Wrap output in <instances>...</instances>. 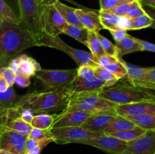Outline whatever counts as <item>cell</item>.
I'll use <instances>...</instances> for the list:
<instances>
[{"label":"cell","mask_w":155,"mask_h":154,"mask_svg":"<svg viewBox=\"0 0 155 154\" xmlns=\"http://www.w3.org/2000/svg\"><path fill=\"white\" fill-rule=\"evenodd\" d=\"M82 144L95 146L109 154H122L127 147V142L109 134H103L97 137L89 139Z\"/></svg>","instance_id":"11"},{"label":"cell","mask_w":155,"mask_h":154,"mask_svg":"<svg viewBox=\"0 0 155 154\" xmlns=\"http://www.w3.org/2000/svg\"><path fill=\"white\" fill-rule=\"evenodd\" d=\"M7 111L0 109V131L2 128L5 125L6 120H7Z\"/></svg>","instance_id":"51"},{"label":"cell","mask_w":155,"mask_h":154,"mask_svg":"<svg viewBox=\"0 0 155 154\" xmlns=\"http://www.w3.org/2000/svg\"><path fill=\"white\" fill-rule=\"evenodd\" d=\"M20 9L19 25L33 38L38 46L45 33L40 23L42 5L39 0H18Z\"/></svg>","instance_id":"4"},{"label":"cell","mask_w":155,"mask_h":154,"mask_svg":"<svg viewBox=\"0 0 155 154\" xmlns=\"http://www.w3.org/2000/svg\"><path fill=\"white\" fill-rule=\"evenodd\" d=\"M54 6L58 11V12L61 14L62 18L64 19V21H66L68 25L83 27L82 24L80 23V19H79V17L77 16L75 11L76 8L63 4L60 1L56 2L54 4Z\"/></svg>","instance_id":"21"},{"label":"cell","mask_w":155,"mask_h":154,"mask_svg":"<svg viewBox=\"0 0 155 154\" xmlns=\"http://www.w3.org/2000/svg\"><path fill=\"white\" fill-rule=\"evenodd\" d=\"M104 68L110 71L118 80L123 79H125L127 77V66L125 65V61L121 60V58H120L117 61L112 63V64L104 66Z\"/></svg>","instance_id":"33"},{"label":"cell","mask_w":155,"mask_h":154,"mask_svg":"<svg viewBox=\"0 0 155 154\" xmlns=\"http://www.w3.org/2000/svg\"><path fill=\"white\" fill-rule=\"evenodd\" d=\"M87 47L90 50V53L93 56L95 61L98 57L105 54L104 49H103L102 46H101V42H100L98 36H97L96 32L89 31V37H88Z\"/></svg>","instance_id":"27"},{"label":"cell","mask_w":155,"mask_h":154,"mask_svg":"<svg viewBox=\"0 0 155 154\" xmlns=\"http://www.w3.org/2000/svg\"><path fill=\"white\" fill-rule=\"evenodd\" d=\"M122 154H155V132L148 130L137 139L127 142Z\"/></svg>","instance_id":"12"},{"label":"cell","mask_w":155,"mask_h":154,"mask_svg":"<svg viewBox=\"0 0 155 154\" xmlns=\"http://www.w3.org/2000/svg\"><path fill=\"white\" fill-rule=\"evenodd\" d=\"M127 82L136 87L145 88L155 91V66L150 68L149 71L145 74L142 79L127 80Z\"/></svg>","instance_id":"28"},{"label":"cell","mask_w":155,"mask_h":154,"mask_svg":"<svg viewBox=\"0 0 155 154\" xmlns=\"http://www.w3.org/2000/svg\"><path fill=\"white\" fill-rule=\"evenodd\" d=\"M56 114L51 115L48 113H39L36 114L30 125L33 128H39L42 130H49L51 128L53 122L55 119Z\"/></svg>","instance_id":"24"},{"label":"cell","mask_w":155,"mask_h":154,"mask_svg":"<svg viewBox=\"0 0 155 154\" xmlns=\"http://www.w3.org/2000/svg\"><path fill=\"white\" fill-rule=\"evenodd\" d=\"M27 137L4 126L0 131V149L13 154H25Z\"/></svg>","instance_id":"10"},{"label":"cell","mask_w":155,"mask_h":154,"mask_svg":"<svg viewBox=\"0 0 155 154\" xmlns=\"http://www.w3.org/2000/svg\"><path fill=\"white\" fill-rule=\"evenodd\" d=\"M48 137H51L49 130H42L39 129V128H33L31 131H30V134H29L28 137H27V138L40 140V139L48 138Z\"/></svg>","instance_id":"39"},{"label":"cell","mask_w":155,"mask_h":154,"mask_svg":"<svg viewBox=\"0 0 155 154\" xmlns=\"http://www.w3.org/2000/svg\"><path fill=\"white\" fill-rule=\"evenodd\" d=\"M136 126V125L127 118L117 115L114 119L104 128L103 134H109L110 133L117 132V131H127V130L132 129Z\"/></svg>","instance_id":"20"},{"label":"cell","mask_w":155,"mask_h":154,"mask_svg":"<svg viewBox=\"0 0 155 154\" xmlns=\"http://www.w3.org/2000/svg\"><path fill=\"white\" fill-rule=\"evenodd\" d=\"M18 110H19V117L22 120H24V122L30 124V122L33 120V117H34V116L36 114L33 112H32L31 110H27V109H24V110H20V109H18Z\"/></svg>","instance_id":"42"},{"label":"cell","mask_w":155,"mask_h":154,"mask_svg":"<svg viewBox=\"0 0 155 154\" xmlns=\"http://www.w3.org/2000/svg\"><path fill=\"white\" fill-rule=\"evenodd\" d=\"M92 114V113H91L80 111V110L65 112V113L61 112L59 114H56L55 119L51 125V128L81 126Z\"/></svg>","instance_id":"16"},{"label":"cell","mask_w":155,"mask_h":154,"mask_svg":"<svg viewBox=\"0 0 155 154\" xmlns=\"http://www.w3.org/2000/svg\"><path fill=\"white\" fill-rule=\"evenodd\" d=\"M77 77L83 79H92L95 77V66L83 64L77 68Z\"/></svg>","instance_id":"36"},{"label":"cell","mask_w":155,"mask_h":154,"mask_svg":"<svg viewBox=\"0 0 155 154\" xmlns=\"http://www.w3.org/2000/svg\"><path fill=\"white\" fill-rule=\"evenodd\" d=\"M101 24L104 29L111 31V30H119L118 27V21L120 17L110 13L106 11H98Z\"/></svg>","instance_id":"29"},{"label":"cell","mask_w":155,"mask_h":154,"mask_svg":"<svg viewBox=\"0 0 155 154\" xmlns=\"http://www.w3.org/2000/svg\"><path fill=\"white\" fill-rule=\"evenodd\" d=\"M117 114L123 117L142 114L155 115V103L150 101L117 105L114 107Z\"/></svg>","instance_id":"14"},{"label":"cell","mask_w":155,"mask_h":154,"mask_svg":"<svg viewBox=\"0 0 155 154\" xmlns=\"http://www.w3.org/2000/svg\"><path fill=\"white\" fill-rule=\"evenodd\" d=\"M0 154H13V153H12V152H9V151L5 150V149H0Z\"/></svg>","instance_id":"56"},{"label":"cell","mask_w":155,"mask_h":154,"mask_svg":"<svg viewBox=\"0 0 155 154\" xmlns=\"http://www.w3.org/2000/svg\"><path fill=\"white\" fill-rule=\"evenodd\" d=\"M75 11L83 27L89 31L99 33L100 30L104 29L100 21L99 11L86 10L84 8H76Z\"/></svg>","instance_id":"17"},{"label":"cell","mask_w":155,"mask_h":154,"mask_svg":"<svg viewBox=\"0 0 155 154\" xmlns=\"http://www.w3.org/2000/svg\"><path fill=\"white\" fill-rule=\"evenodd\" d=\"M142 8H143L145 13L148 14V16L152 19V24H151L150 28L154 29L155 30V8H154L150 7V6L148 5H142Z\"/></svg>","instance_id":"47"},{"label":"cell","mask_w":155,"mask_h":154,"mask_svg":"<svg viewBox=\"0 0 155 154\" xmlns=\"http://www.w3.org/2000/svg\"><path fill=\"white\" fill-rule=\"evenodd\" d=\"M95 77L104 82L106 88L114 85L119 81L110 71L99 65L95 66Z\"/></svg>","instance_id":"31"},{"label":"cell","mask_w":155,"mask_h":154,"mask_svg":"<svg viewBox=\"0 0 155 154\" xmlns=\"http://www.w3.org/2000/svg\"><path fill=\"white\" fill-rule=\"evenodd\" d=\"M50 136L53 142L58 144L76 143H83L89 139L101 135V133L88 131L81 126H66L51 128L49 129Z\"/></svg>","instance_id":"6"},{"label":"cell","mask_w":155,"mask_h":154,"mask_svg":"<svg viewBox=\"0 0 155 154\" xmlns=\"http://www.w3.org/2000/svg\"><path fill=\"white\" fill-rule=\"evenodd\" d=\"M45 146L44 145H40V146H38L36 147H35L34 149H33L32 150L29 151L28 152H27L26 154H40L42 149L45 147Z\"/></svg>","instance_id":"54"},{"label":"cell","mask_w":155,"mask_h":154,"mask_svg":"<svg viewBox=\"0 0 155 154\" xmlns=\"http://www.w3.org/2000/svg\"><path fill=\"white\" fill-rule=\"evenodd\" d=\"M15 83L18 85V86H20V87L26 88L28 87L30 85V78H28V77L19 73L17 74L16 76H15Z\"/></svg>","instance_id":"44"},{"label":"cell","mask_w":155,"mask_h":154,"mask_svg":"<svg viewBox=\"0 0 155 154\" xmlns=\"http://www.w3.org/2000/svg\"><path fill=\"white\" fill-rule=\"evenodd\" d=\"M38 46H46L50 48L60 50L68 54L79 66L83 64H89L92 66H97L98 63L94 60L92 54L88 51L74 48L65 43L59 36L51 37L47 35H44L42 39L39 41Z\"/></svg>","instance_id":"8"},{"label":"cell","mask_w":155,"mask_h":154,"mask_svg":"<svg viewBox=\"0 0 155 154\" xmlns=\"http://www.w3.org/2000/svg\"><path fill=\"white\" fill-rule=\"evenodd\" d=\"M138 41L140 43L143 51H151V52L155 53V44L151 43V42H148L147 41H144L139 39H138Z\"/></svg>","instance_id":"49"},{"label":"cell","mask_w":155,"mask_h":154,"mask_svg":"<svg viewBox=\"0 0 155 154\" xmlns=\"http://www.w3.org/2000/svg\"><path fill=\"white\" fill-rule=\"evenodd\" d=\"M132 25V18L127 16L120 17L118 21V27L124 30H130Z\"/></svg>","instance_id":"43"},{"label":"cell","mask_w":155,"mask_h":154,"mask_svg":"<svg viewBox=\"0 0 155 154\" xmlns=\"http://www.w3.org/2000/svg\"><path fill=\"white\" fill-rule=\"evenodd\" d=\"M0 18L6 22L19 25V17L15 14L12 8L4 1L0 0Z\"/></svg>","instance_id":"30"},{"label":"cell","mask_w":155,"mask_h":154,"mask_svg":"<svg viewBox=\"0 0 155 154\" xmlns=\"http://www.w3.org/2000/svg\"><path fill=\"white\" fill-rule=\"evenodd\" d=\"M89 33V30L84 27L74 25H68L63 32V33H64L65 35L74 38L86 46H87Z\"/></svg>","instance_id":"23"},{"label":"cell","mask_w":155,"mask_h":154,"mask_svg":"<svg viewBox=\"0 0 155 154\" xmlns=\"http://www.w3.org/2000/svg\"><path fill=\"white\" fill-rule=\"evenodd\" d=\"M10 87L8 85L7 82L0 72V92H5Z\"/></svg>","instance_id":"52"},{"label":"cell","mask_w":155,"mask_h":154,"mask_svg":"<svg viewBox=\"0 0 155 154\" xmlns=\"http://www.w3.org/2000/svg\"><path fill=\"white\" fill-rule=\"evenodd\" d=\"M110 34L112 35V37L114 38L115 42H118V41L124 39L128 33H127V30H122V29H119V30H111L110 31Z\"/></svg>","instance_id":"46"},{"label":"cell","mask_w":155,"mask_h":154,"mask_svg":"<svg viewBox=\"0 0 155 154\" xmlns=\"http://www.w3.org/2000/svg\"><path fill=\"white\" fill-rule=\"evenodd\" d=\"M127 69V75L125 79L127 80H140L149 71L151 67H140L125 62Z\"/></svg>","instance_id":"32"},{"label":"cell","mask_w":155,"mask_h":154,"mask_svg":"<svg viewBox=\"0 0 155 154\" xmlns=\"http://www.w3.org/2000/svg\"><path fill=\"white\" fill-rule=\"evenodd\" d=\"M19 73L28 78L35 76L36 72L42 69L39 63L33 57L21 54L19 56Z\"/></svg>","instance_id":"19"},{"label":"cell","mask_w":155,"mask_h":154,"mask_svg":"<svg viewBox=\"0 0 155 154\" xmlns=\"http://www.w3.org/2000/svg\"><path fill=\"white\" fill-rule=\"evenodd\" d=\"M114 108L109 109L98 113H92L87 120L81 125L85 129L103 134L104 128L117 116Z\"/></svg>","instance_id":"13"},{"label":"cell","mask_w":155,"mask_h":154,"mask_svg":"<svg viewBox=\"0 0 155 154\" xmlns=\"http://www.w3.org/2000/svg\"><path fill=\"white\" fill-rule=\"evenodd\" d=\"M104 88H106L105 83L96 77L92 79H83L77 76L71 82L61 89H64L69 92L71 95H73L100 91Z\"/></svg>","instance_id":"15"},{"label":"cell","mask_w":155,"mask_h":154,"mask_svg":"<svg viewBox=\"0 0 155 154\" xmlns=\"http://www.w3.org/2000/svg\"><path fill=\"white\" fill-rule=\"evenodd\" d=\"M136 1V0H135ZM135 1L132 2L130 3H126V4H120L118 5L116 7L113 8L111 9L106 11L110 13L114 14L117 15L118 17H123V16H127V14L129 13L131 8H133V5H134Z\"/></svg>","instance_id":"38"},{"label":"cell","mask_w":155,"mask_h":154,"mask_svg":"<svg viewBox=\"0 0 155 154\" xmlns=\"http://www.w3.org/2000/svg\"><path fill=\"white\" fill-rule=\"evenodd\" d=\"M99 2L100 11H107L120 5L117 0H99Z\"/></svg>","instance_id":"45"},{"label":"cell","mask_w":155,"mask_h":154,"mask_svg":"<svg viewBox=\"0 0 155 154\" xmlns=\"http://www.w3.org/2000/svg\"><path fill=\"white\" fill-rule=\"evenodd\" d=\"M146 131V130L143 129V128H140V127L136 125L135 128H132V129L110 133V134H109V135L113 136V137L120 139L121 140H124V141L130 142L137 139L138 137H139L142 134H145Z\"/></svg>","instance_id":"26"},{"label":"cell","mask_w":155,"mask_h":154,"mask_svg":"<svg viewBox=\"0 0 155 154\" xmlns=\"http://www.w3.org/2000/svg\"><path fill=\"white\" fill-rule=\"evenodd\" d=\"M39 1H40V3H41V5H42V6H44V5H54L56 2L60 1V0H39ZM65 1L68 2L72 3V4H74V5H76L79 6V7H80L81 8L86 9V8L83 7V6L80 5V4H78L77 2H74V0H65Z\"/></svg>","instance_id":"50"},{"label":"cell","mask_w":155,"mask_h":154,"mask_svg":"<svg viewBox=\"0 0 155 154\" xmlns=\"http://www.w3.org/2000/svg\"><path fill=\"white\" fill-rule=\"evenodd\" d=\"M98 91H99L71 95L68 104L62 112L80 110L95 113L116 107L117 104L100 97Z\"/></svg>","instance_id":"5"},{"label":"cell","mask_w":155,"mask_h":154,"mask_svg":"<svg viewBox=\"0 0 155 154\" xmlns=\"http://www.w3.org/2000/svg\"><path fill=\"white\" fill-rule=\"evenodd\" d=\"M143 5H148L155 8V0H138Z\"/></svg>","instance_id":"53"},{"label":"cell","mask_w":155,"mask_h":154,"mask_svg":"<svg viewBox=\"0 0 155 154\" xmlns=\"http://www.w3.org/2000/svg\"><path fill=\"white\" fill-rule=\"evenodd\" d=\"M153 131H154V132H155V128H154V130H153Z\"/></svg>","instance_id":"59"},{"label":"cell","mask_w":155,"mask_h":154,"mask_svg":"<svg viewBox=\"0 0 155 154\" xmlns=\"http://www.w3.org/2000/svg\"><path fill=\"white\" fill-rule=\"evenodd\" d=\"M104 99L117 105L132 104L140 101H151L155 97V91L145 88L136 87L130 83L123 82L104 88L98 91Z\"/></svg>","instance_id":"3"},{"label":"cell","mask_w":155,"mask_h":154,"mask_svg":"<svg viewBox=\"0 0 155 154\" xmlns=\"http://www.w3.org/2000/svg\"><path fill=\"white\" fill-rule=\"evenodd\" d=\"M37 46L33 38L20 25L3 21L0 27V68L19 53Z\"/></svg>","instance_id":"1"},{"label":"cell","mask_w":155,"mask_h":154,"mask_svg":"<svg viewBox=\"0 0 155 154\" xmlns=\"http://www.w3.org/2000/svg\"><path fill=\"white\" fill-rule=\"evenodd\" d=\"M51 142H53L52 138H51V137L40 139V140L27 138L25 144V154L27 153V152H28L29 151L34 149L36 146H40V145H44V146H46L47 145H48V143H51Z\"/></svg>","instance_id":"37"},{"label":"cell","mask_w":155,"mask_h":154,"mask_svg":"<svg viewBox=\"0 0 155 154\" xmlns=\"http://www.w3.org/2000/svg\"><path fill=\"white\" fill-rule=\"evenodd\" d=\"M0 72L7 82L9 87H12L15 84V79L16 75L8 66H2L0 68Z\"/></svg>","instance_id":"40"},{"label":"cell","mask_w":155,"mask_h":154,"mask_svg":"<svg viewBox=\"0 0 155 154\" xmlns=\"http://www.w3.org/2000/svg\"><path fill=\"white\" fill-rule=\"evenodd\" d=\"M152 101V102H154V103H155V97H154V98H152V99L151 100V101Z\"/></svg>","instance_id":"58"},{"label":"cell","mask_w":155,"mask_h":154,"mask_svg":"<svg viewBox=\"0 0 155 154\" xmlns=\"http://www.w3.org/2000/svg\"><path fill=\"white\" fill-rule=\"evenodd\" d=\"M35 76L40 80L44 90L61 89L77 76V69H43L37 71Z\"/></svg>","instance_id":"7"},{"label":"cell","mask_w":155,"mask_h":154,"mask_svg":"<svg viewBox=\"0 0 155 154\" xmlns=\"http://www.w3.org/2000/svg\"><path fill=\"white\" fill-rule=\"evenodd\" d=\"M127 118L132 121L136 125L146 131L154 130L155 128V115L154 114H142L134 116H128Z\"/></svg>","instance_id":"25"},{"label":"cell","mask_w":155,"mask_h":154,"mask_svg":"<svg viewBox=\"0 0 155 154\" xmlns=\"http://www.w3.org/2000/svg\"><path fill=\"white\" fill-rule=\"evenodd\" d=\"M120 5V4H126V3H130L135 0H117Z\"/></svg>","instance_id":"55"},{"label":"cell","mask_w":155,"mask_h":154,"mask_svg":"<svg viewBox=\"0 0 155 154\" xmlns=\"http://www.w3.org/2000/svg\"><path fill=\"white\" fill-rule=\"evenodd\" d=\"M19 56L17 57H15V58L12 59L8 63V67L13 71L15 73V75L17 74H19Z\"/></svg>","instance_id":"48"},{"label":"cell","mask_w":155,"mask_h":154,"mask_svg":"<svg viewBox=\"0 0 155 154\" xmlns=\"http://www.w3.org/2000/svg\"><path fill=\"white\" fill-rule=\"evenodd\" d=\"M3 21H3V20L1 18H0V27H1L2 24V23H3Z\"/></svg>","instance_id":"57"},{"label":"cell","mask_w":155,"mask_h":154,"mask_svg":"<svg viewBox=\"0 0 155 154\" xmlns=\"http://www.w3.org/2000/svg\"><path fill=\"white\" fill-rule=\"evenodd\" d=\"M119 59H120L119 57H113V56L104 54V55L101 56V57H98V59H96V60H95V62H96L99 66L104 67V66H108V65L115 63V62L117 61Z\"/></svg>","instance_id":"41"},{"label":"cell","mask_w":155,"mask_h":154,"mask_svg":"<svg viewBox=\"0 0 155 154\" xmlns=\"http://www.w3.org/2000/svg\"><path fill=\"white\" fill-rule=\"evenodd\" d=\"M70 97L71 94L64 89L33 91L21 96L15 107L20 110H30L35 114L48 113L64 110Z\"/></svg>","instance_id":"2"},{"label":"cell","mask_w":155,"mask_h":154,"mask_svg":"<svg viewBox=\"0 0 155 154\" xmlns=\"http://www.w3.org/2000/svg\"><path fill=\"white\" fill-rule=\"evenodd\" d=\"M40 23L43 33L51 37L63 33L68 25L54 5L42 6Z\"/></svg>","instance_id":"9"},{"label":"cell","mask_w":155,"mask_h":154,"mask_svg":"<svg viewBox=\"0 0 155 154\" xmlns=\"http://www.w3.org/2000/svg\"><path fill=\"white\" fill-rule=\"evenodd\" d=\"M115 45L117 48L119 58H121L123 56L130 54V53L143 51V49L138 41L137 38L133 37L129 34H127L121 40L116 42Z\"/></svg>","instance_id":"18"},{"label":"cell","mask_w":155,"mask_h":154,"mask_svg":"<svg viewBox=\"0 0 155 154\" xmlns=\"http://www.w3.org/2000/svg\"><path fill=\"white\" fill-rule=\"evenodd\" d=\"M21 96L15 93L13 88L10 87L5 92H0V109L8 110L18 104Z\"/></svg>","instance_id":"22"},{"label":"cell","mask_w":155,"mask_h":154,"mask_svg":"<svg viewBox=\"0 0 155 154\" xmlns=\"http://www.w3.org/2000/svg\"><path fill=\"white\" fill-rule=\"evenodd\" d=\"M96 34L100 42H101V46H102L103 49H104L105 54L118 57V51L116 45H114L109 39L103 36L99 33H96Z\"/></svg>","instance_id":"35"},{"label":"cell","mask_w":155,"mask_h":154,"mask_svg":"<svg viewBox=\"0 0 155 154\" xmlns=\"http://www.w3.org/2000/svg\"><path fill=\"white\" fill-rule=\"evenodd\" d=\"M151 24H152V19L148 16V14L144 13L132 18V25L130 30H137L148 28L151 27Z\"/></svg>","instance_id":"34"}]
</instances>
